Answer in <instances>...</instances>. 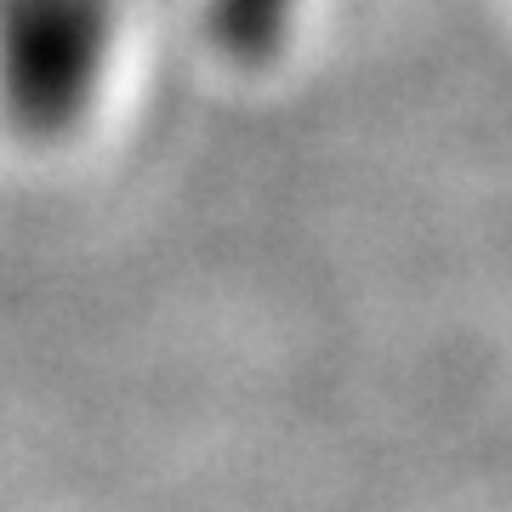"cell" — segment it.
Returning <instances> with one entry per match:
<instances>
[{
	"instance_id": "6da1fadb",
	"label": "cell",
	"mask_w": 512,
	"mask_h": 512,
	"mask_svg": "<svg viewBox=\"0 0 512 512\" xmlns=\"http://www.w3.org/2000/svg\"><path fill=\"white\" fill-rule=\"evenodd\" d=\"M120 0H0V126L57 148L97 120L120 69Z\"/></svg>"
},
{
	"instance_id": "7a4b0ae2",
	"label": "cell",
	"mask_w": 512,
	"mask_h": 512,
	"mask_svg": "<svg viewBox=\"0 0 512 512\" xmlns=\"http://www.w3.org/2000/svg\"><path fill=\"white\" fill-rule=\"evenodd\" d=\"M291 6L296 0H211V29L234 57H262L285 40Z\"/></svg>"
}]
</instances>
